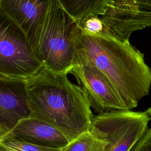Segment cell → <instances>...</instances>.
Returning <instances> with one entry per match:
<instances>
[{
    "label": "cell",
    "instance_id": "obj_11",
    "mask_svg": "<svg viewBox=\"0 0 151 151\" xmlns=\"http://www.w3.org/2000/svg\"><path fill=\"white\" fill-rule=\"evenodd\" d=\"M134 12L128 25V34L151 27V0H134Z\"/></svg>",
    "mask_w": 151,
    "mask_h": 151
},
{
    "label": "cell",
    "instance_id": "obj_7",
    "mask_svg": "<svg viewBox=\"0 0 151 151\" xmlns=\"http://www.w3.org/2000/svg\"><path fill=\"white\" fill-rule=\"evenodd\" d=\"M51 0H0V12L24 33L33 51L40 57V49Z\"/></svg>",
    "mask_w": 151,
    "mask_h": 151
},
{
    "label": "cell",
    "instance_id": "obj_9",
    "mask_svg": "<svg viewBox=\"0 0 151 151\" xmlns=\"http://www.w3.org/2000/svg\"><path fill=\"white\" fill-rule=\"evenodd\" d=\"M0 139L14 140L55 149H62L71 142L58 129L33 117L19 122L12 130Z\"/></svg>",
    "mask_w": 151,
    "mask_h": 151
},
{
    "label": "cell",
    "instance_id": "obj_5",
    "mask_svg": "<svg viewBox=\"0 0 151 151\" xmlns=\"http://www.w3.org/2000/svg\"><path fill=\"white\" fill-rule=\"evenodd\" d=\"M44 67L23 31L0 12V78L26 81Z\"/></svg>",
    "mask_w": 151,
    "mask_h": 151
},
{
    "label": "cell",
    "instance_id": "obj_6",
    "mask_svg": "<svg viewBox=\"0 0 151 151\" xmlns=\"http://www.w3.org/2000/svg\"><path fill=\"white\" fill-rule=\"evenodd\" d=\"M86 93L89 103L97 114L127 110L113 84L106 76L91 64L74 59L70 71Z\"/></svg>",
    "mask_w": 151,
    "mask_h": 151
},
{
    "label": "cell",
    "instance_id": "obj_15",
    "mask_svg": "<svg viewBox=\"0 0 151 151\" xmlns=\"http://www.w3.org/2000/svg\"><path fill=\"white\" fill-rule=\"evenodd\" d=\"M146 111H147V112L148 113V114H149L150 117H151V107H150Z\"/></svg>",
    "mask_w": 151,
    "mask_h": 151
},
{
    "label": "cell",
    "instance_id": "obj_8",
    "mask_svg": "<svg viewBox=\"0 0 151 151\" xmlns=\"http://www.w3.org/2000/svg\"><path fill=\"white\" fill-rule=\"evenodd\" d=\"M30 117L26 81L0 78V138Z\"/></svg>",
    "mask_w": 151,
    "mask_h": 151
},
{
    "label": "cell",
    "instance_id": "obj_3",
    "mask_svg": "<svg viewBox=\"0 0 151 151\" xmlns=\"http://www.w3.org/2000/svg\"><path fill=\"white\" fill-rule=\"evenodd\" d=\"M81 31L77 21L57 0H51L40 49V58L46 68L57 73H70Z\"/></svg>",
    "mask_w": 151,
    "mask_h": 151
},
{
    "label": "cell",
    "instance_id": "obj_14",
    "mask_svg": "<svg viewBox=\"0 0 151 151\" xmlns=\"http://www.w3.org/2000/svg\"><path fill=\"white\" fill-rule=\"evenodd\" d=\"M130 151H151V127Z\"/></svg>",
    "mask_w": 151,
    "mask_h": 151
},
{
    "label": "cell",
    "instance_id": "obj_4",
    "mask_svg": "<svg viewBox=\"0 0 151 151\" xmlns=\"http://www.w3.org/2000/svg\"><path fill=\"white\" fill-rule=\"evenodd\" d=\"M146 111L112 110L93 116L90 132L103 143L102 151H130L149 130Z\"/></svg>",
    "mask_w": 151,
    "mask_h": 151
},
{
    "label": "cell",
    "instance_id": "obj_12",
    "mask_svg": "<svg viewBox=\"0 0 151 151\" xmlns=\"http://www.w3.org/2000/svg\"><path fill=\"white\" fill-rule=\"evenodd\" d=\"M103 142L90 131L70 142L63 151H102Z\"/></svg>",
    "mask_w": 151,
    "mask_h": 151
},
{
    "label": "cell",
    "instance_id": "obj_2",
    "mask_svg": "<svg viewBox=\"0 0 151 151\" xmlns=\"http://www.w3.org/2000/svg\"><path fill=\"white\" fill-rule=\"evenodd\" d=\"M67 75L44 67L26 80V87L31 117L58 129L73 141L90 131L93 115L86 93Z\"/></svg>",
    "mask_w": 151,
    "mask_h": 151
},
{
    "label": "cell",
    "instance_id": "obj_1",
    "mask_svg": "<svg viewBox=\"0 0 151 151\" xmlns=\"http://www.w3.org/2000/svg\"><path fill=\"white\" fill-rule=\"evenodd\" d=\"M74 59L88 62L102 71L114 86L127 110L136 107L151 86V70L144 54L129 41L81 31Z\"/></svg>",
    "mask_w": 151,
    "mask_h": 151
},
{
    "label": "cell",
    "instance_id": "obj_10",
    "mask_svg": "<svg viewBox=\"0 0 151 151\" xmlns=\"http://www.w3.org/2000/svg\"><path fill=\"white\" fill-rule=\"evenodd\" d=\"M116 0H57L63 8L80 24L91 17H100Z\"/></svg>",
    "mask_w": 151,
    "mask_h": 151
},
{
    "label": "cell",
    "instance_id": "obj_13",
    "mask_svg": "<svg viewBox=\"0 0 151 151\" xmlns=\"http://www.w3.org/2000/svg\"><path fill=\"white\" fill-rule=\"evenodd\" d=\"M0 151H63L11 139H0Z\"/></svg>",
    "mask_w": 151,
    "mask_h": 151
}]
</instances>
